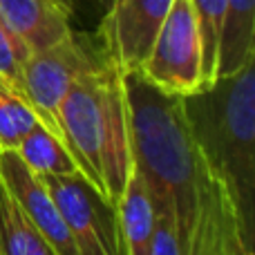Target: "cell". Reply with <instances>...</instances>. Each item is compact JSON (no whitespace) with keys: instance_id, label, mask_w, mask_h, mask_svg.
I'll list each match as a JSON object with an SVG mask.
<instances>
[{"instance_id":"cell-1","label":"cell","mask_w":255,"mask_h":255,"mask_svg":"<svg viewBox=\"0 0 255 255\" xmlns=\"http://www.w3.org/2000/svg\"><path fill=\"white\" fill-rule=\"evenodd\" d=\"M124 88L132 168L152 206L170 215L179 255H253V229L195 136L184 97L161 92L139 70L126 72Z\"/></svg>"},{"instance_id":"cell-2","label":"cell","mask_w":255,"mask_h":255,"mask_svg":"<svg viewBox=\"0 0 255 255\" xmlns=\"http://www.w3.org/2000/svg\"><path fill=\"white\" fill-rule=\"evenodd\" d=\"M56 124L79 172L115 206L132 175L124 74L108 61L83 74L63 99Z\"/></svg>"},{"instance_id":"cell-3","label":"cell","mask_w":255,"mask_h":255,"mask_svg":"<svg viewBox=\"0 0 255 255\" xmlns=\"http://www.w3.org/2000/svg\"><path fill=\"white\" fill-rule=\"evenodd\" d=\"M186 112L206 157L229 181L244 222L253 229L255 58L208 90L186 97Z\"/></svg>"},{"instance_id":"cell-4","label":"cell","mask_w":255,"mask_h":255,"mask_svg":"<svg viewBox=\"0 0 255 255\" xmlns=\"http://www.w3.org/2000/svg\"><path fill=\"white\" fill-rule=\"evenodd\" d=\"M139 72L172 97L186 99L204 92L202 36L190 0H172Z\"/></svg>"},{"instance_id":"cell-5","label":"cell","mask_w":255,"mask_h":255,"mask_svg":"<svg viewBox=\"0 0 255 255\" xmlns=\"http://www.w3.org/2000/svg\"><path fill=\"white\" fill-rule=\"evenodd\" d=\"M106 58L94 54L81 43V38L72 31L56 45L40 52H31L22 65L20 94L31 106L36 117L45 128L58 134L56 115L65 94L83 74L99 67Z\"/></svg>"},{"instance_id":"cell-6","label":"cell","mask_w":255,"mask_h":255,"mask_svg":"<svg viewBox=\"0 0 255 255\" xmlns=\"http://www.w3.org/2000/svg\"><path fill=\"white\" fill-rule=\"evenodd\" d=\"M79 255H121L117 211L81 172L40 175Z\"/></svg>"},{"instance_id":"cell-7","label":"cell","mask_w":255,"mask_h":255,"mask_svg":"<svg viewBox=\"0 0 255 255\" xmlns=\"http://www.w3.org/2000/svg\"><path fill=\"white\" fill-rule=\"evenodd\" d=\"M172 0H119L99 27L101 56L121 74L143 65Z\"/></svg>"},{"instance_id":"cell-8","label":"cell","mask_w":255,"mask_h":255,"mask_svg":"<svg viewBox=\"0 0 255 255\" xmlns=\"http://www.w3.org/2000/svg\"><path fill=\"white\" fill-rule=\"evenodd\" d=\"M0 181L25 211L31 224L45 235L56 255H79L45 181L36 175L16 150H0Z\"/></svg>"},{"instance_id":"cell-9","label":"cell","mask_w":255,"mask_h":255,"mask_svg":"<svg viewBox=\"0 0 255 255\" xmlns=\"http://www.w3.org/2000/svg\"><path fill=\"white\" fill-rule=\"evenodd\" d=\"M0 16L29 52L47 49L72 34V9L61 0H0Z\"/></svg>"},{"instance_id":"cell-10","label":"cell","mask_w":255,"mask_h":255,"mask_svg":"<svg viewBox=\"0 0 255 255\" xmlns=\"http://www.w3.org/2000/svg\"><path fill=\"white\" fill-rule=\"evenodd\" d=\"M117 211V233H119L121 255H150L154 233V208L143 179L134 172L128 179Z\"/></svg>"},{"instance_id":"cell-11","label":"cell","mask_w":255,"mask_h":255,"mask_svg":"<svg viewBox=\"0 0 255 255\" xmlns=\"http://www.w3.org/2000/svg\"><path fill=\"white\" fill-rule=\"evenodd\" d=\"M255 58V0H224L217 47V79Z\"/></svg>"},{"instance_id":"cell-12","label":"cell","mask_w":255,"mask_h":255,"mask_svg":"<svg viewBox=\"0 0 255 255\" xmlns=\"http://www.w3.org/2000/svg\"><path fill=\"white\" fill-rule=\"evenodd\" d=\"M0 255H56L0 181Z\"/></svg>"},{"instance_id":"cell-13","label":"cell","mask_w":255,"mask_h":255,"mask_svg":"<svg viewBox=\"0 0 255 255\" xmlns=\"http://www.w3.org/2000/svg\"><path fill=\"white\" fill-rule=\"evenodd\" d=\"M16 152L36 175H72V172H79V166L70 154L67 145L63 143V139L43 124H36L22 136Z\"/></svg>"},{"instance_id":"cell-14","label":"cell","mask_w":255,"mask_h":255,"mask_svg":"<svg viewBox=\"0 0 255 255\" xmlns=\"http://www.w3.org/2000/svg\"><path fill=\"white\" fill-rule=\"evenodd\" d=\"M40 119L16 85L0 79V150H16Z\"/></svg>"},{"instance_id":"cell-15","label":"cell","mask_w":255,"mask_h":255,"mask_svg":"<svg viewBox=\"0 0 255 255\" xmlns=\"http://www.w3.org/2000/svg\"><path fill=\"white\" fill-rule=\"evenodd\" d=\"M202 36V81L208 90L217 81V47L224 13V0H190Z\"/></svg>"},{"instance_id":"cell-16","label":"cell","mask_w":255,"mask_h":255,"mask_svg":"<svg viewBox=\"0 0 255 255\" xmlns=\"http://www.w3.org/2000/svg\"><path fill=\"white\" fill-rule=\"evenodd\" d=\"M29 47L11 31V27L0 16V79L11 85H20L22 65L29 58Z\"/></svg>"},{"instance_id":"cell-17","label":"cell","mask_w":255,"mask_h":255,"mask_svg":"<svg viewBox=\"0 0 255 255\" xmlns=\"http://www.w3.org/2000/svg\"><path fill=\"white\" fill-rule=\"evenodd\" d=\"M150 255H179L170 215L163 208H154V233H152Z\"/></svg>"},{"instance_id":"cell-18","label":"cell","mask_w":255,"mask_h":255,"mask_svg":"<svg viewBox=\"0 0 255 255\" xmlns=\"http://www.w3.org/2000/svg\"><path fill=\"white\" fill-rule=\"evenodd\" d=\"M117 2H119V0H101V4H103V7H106V11H108V9H110V7H115Z\"/></svg>"},{"instance_id":"cell-19","label":"cell","mask_w":255,"mask_h":255,"mask_svg":"<svg viewBox=\"0 0 255 255\" xmlns=\"http://www.w3.org/2000/svg\"><path fill=\"white\" fill-rule=\"evenodd\" d=\"M61 2L65 4V7H70V9H72V0H61Z\"/></svg>"}]
</instances>
